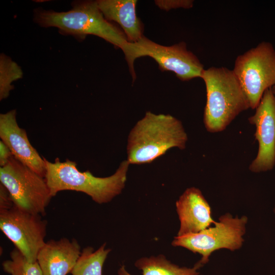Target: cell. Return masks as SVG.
I'll use <instances>...</instances> for the list:
<instances>
[{"instance_id": "cell-1", "label": "cell", "mask_w": 275, "mask_h": 275, "mask_svg": "<svg viewBox=\"0 0 275 275\" xmlns=\"http://www.w3.org/2000/svg\"><path fill=\"white\" fill-rule=\"evenodd\" d=\"M66 12L38 9L34 20L42 27H56L63 35L84 39L92 35L101 38L125 52L129 42L125 34L107 20L99 9L97 1H75Z\"/></svg>"}, {"instance_id": "cell-2", "label": "cell", "mask_w": 275, "mask_h": 275, "mask_svg": "<svg viewBox=\"0 0 275 275\" xmlns=\"http://www.w3.org/2000/svg\"><path fill=\"white\" fill-rule=\"evenodd\" d=\"M187 141L180 121L170 115L147 112L129 133L127 160L129 164L150 163L172 148L185 149Z\"/></svg>"}, {"instance_id": "cell-3", "label": "cell", "mask_w": 275, "mask_h": 275, "mask_svg": "<svg viewBox=\"0 0 275 275\" xmlns=\"http://www.w3.org/2000/svg\"><path fill=\"white\" fill-rule=\"evenodd\" d=\"M44 159L46 167L44 178L52 197L61 191H76L86 194L99 204L109 202L121 193L125 185L129 164L127 160L123 161L114 174L98 177L89 171H79L76 163L68 159L61 162L57 158L53 162Z\"/></svg>"}, {"instance_id": "cell-4", "label": "cell", "mask_w": 275, "mask_h": 275, "mask_svg": "<svg viewBox=\"0 0 275 275\" xmlns=\"http://www.w3.org/2000/svg\"><path fill=\"white\" fill-rule=\"evenodd\" d=\"M201 78L206 89L203 122L208 131H223L240 113L250 108L233 70L211 67L204 70Z\"/></svg>"}, {"instance_id": "cell-5", "label": "cell", "mask_w": 275, "mask_h": 275, "mask_svg": "<svg viewBox=\"0 0 275 275\" xmlns=\"http://www.w3.org/2000/svg\"><path fill=\"white\" fill-rule=\"evenodd\" d=\"M248 221L245 215L234 217L226 213L212 226L200 232L175 236L171 244L200 254L201 258L198 262L204 266L215 251L227 249L235 251L241 248Z\"/></svg>"}, {"instance_id": "cell-6", "label": "cell", "mask_w": 275, "mask_h": 275, "mask_svg": "<svg viewBox=\"0 0 275 275\" xmlns=\"http://www.w3.org/2000/svg\"><path fill=\"white\" fill-rule=\"evenodd\" d=\"M124 53L133 80L136 77L134 62L137 58L145 56L153 59L161 71L173 72L182 81L201 78L204 70L203 64L195 54L187 49L184 42L163 46L144 36L136 42H130Z\"/></svg>"}, {"instance_id": "cell-7", "label": "cell", "mask_w": 275, "mask_h": 275, "mask_svg": "<svg viewBox=\"0 0 275 275\" xmlns=\"http://www.w3.org/2000/svg\"><path fill=\"white\" fill-rule=\"evenodd\" d=\"M0 181L17 208L42 215L52 196L45 178L13 156L0 168Z\"/></svg>"}, {"instance_id": "cell-8", "label": "cell", "mask_w": 275, "mask_h": 275, "mask_svg": "<svg viewBox=\"0 0 275 275\" xmlns=\"http://www.w3.org/2000/svg\"><path fill=\"white\" fill-rule=\"evenodd\" d=\"M233 71L250 103L255 109L264 92L275 86V49L263 41L239 55Z\"/></svg>"}, {"instance_id": "cell-9", "label": "cell", "mask_w": 275, "mask_h": 275, "mask_svg": "<svg viewBox=\"0 0 275 275\" xmlns=\"http://www.w3.org/2000/svg\"><path fill=\"white\" fill-rule=\"evenodd\" d=\"M47 222L41 215L22 211L15 206L0 211V229L30 262L37 261L45 243Z\"/></svg>"}, {"instance_id": "cell-10", "label": "cell", "mask_w": 275, "mask_h": 275, "mask_svg": "<svg viewBox=\"0 0 275 275\" xmlns=\"http://www.w3.org/2000/svg\"><path fill=\"white\" fill-rule=\"evenodd\" d=\"M255 126V139L259 144L258 152L249 170L254 173L272 170L275 165V94L272 88L267 89L249 119Z\"/></svg>"}, {"instance_id": "cell-11", "label": "cell", "mask_w": 275, "mask_h": 275, "mask_svg": "<svg viewBox=\"0 0 275 275\" xmlns=\"http://www.w3.org/2000/svg\"><path fill=\"white\" fill-rule=\"evenodd\" d=\"M0 138L10 150L13 156L30 169L45 177V163L30 143L26 131L16 121V111L0 114Z\"/></svg>"}, {"instance_id": "cell-12", "label": "cell", "mask_w": 275, "mask_h": 275, "mask_svg": "<svg viewBox=\"0 0 275 275\" xmlns=\"http://www.w3.org/2000/svg\"><path fill=\"white\" fill-rule=\"evenodd\" d=\"M175 205L180 222L177 236L200 232L215 222L209 203L197 187L187 188L177 200Z\"/></svg>"}, {"instance_id": "cell-13", "label": "cell", "mask_w": 275, "mask_h": 275, "mask_svg": "<svg viewBox=\"0 0 275 275\" xmlns=\"http://www.w3.org/2000/svg\"><path fill=\"white\" fill-rule=\"evenodd\" d=\"M81 253L76 239H51L41 249L37 261L43 275H67L71 273Z\"/></svg>"}, {"instance_id": "cell-14", "label": "cell", "mask_w": 275, "mask_h": 275, "mask_svg": "<svg viewBox=\"0 0 275 275\" xmlns=\"http://www.w3.org/2000/svg\"><path fill=\"white\" fill-rule=\"evenodd\" d=\"M98 7L104 17L121 27L128 41L136 42L143 36V26L137 17L135 0H99Z\"/></svg>"}, {"instance_id": "cell-15", "label": "cell", "mask_w": 275, "mask_h": 275, "mask_svg": "<svg viewBox=\"0 0 275 275\" xmlns=\"http://www.w3.org/2000/svg\"><path fill=\"white\" fill-rule=\"evenodd\" d=\"M134 266L142 270V275H199V270L203 266L198 261L192 267L180 266L169 260L162 254L143 257L136 260ZM117 275H132L123 264Z\"/></svg>"}, {"instance_id": "cell-16", "label": "cell", "mask_w": 275, "mask_h": 275, "mask_svg": "<svg viewBox=\"0 0 275 275\" xmlns=\"http://www.w3.org/2000/svg\"><path fill=\"white\" fill-rule=\"evenodd\" d=\"M111 250L102 244L94 250L91 246L84 248L71 272L72 275H102L104 262Z\"/></svg>"}, {"instance_id": "cell-17", "label": "cell", "mask_w": 275, "mask_h": 275, "mask_svg": "<svg viewBox=\"0 0 275 275\" xmlns=\"http://www.w3.org/2000/svg\"><path fill=\"white\" fill-rule=\"evenodd\" d=\"M23 72L21 67L8 56H0V100L7 98L14 89L12 82L21 78Z\"/></svg>"}, {"instance_id": "cell-18", "label": "cell", "mask_w": 275, "mask_h": 275, "mask_svg": "<svg viewBox=\"0 0 275 275\" xmlns=\"http://www.w3.org/2000/svg\"><path fill=\"white\" fill-rule=\"evenodd\" d=\"M10 258L2 264L4 270L10 275H43L38 262H29L16 248L11 252Z\"/></svg>"}, {"instance_id": "cell-19", "label": "cell", "mask_w": 275, "mask_h": 275, "mask_svg": "<svg viewBox=\"0 0 275 275\" xmlns=\"http://www.w3.org/2000/svg\"><path fill=\"white\" fill-rule=\"evenodd\" d=\"M14 206V203L6 187L0 183V211L7 210Z\"/></svg>"}, {"instance_id": "cell-20", "label": "cell", "mask_w": 275, "mask_h": 275, "mask_svg": "<svg viewBox=\"0 0 275 275\" xmlns=\"http://www.w3.org/2000/svg\"><path fill=\"white\" fill-rule=\"evenodd\" d=\"M13 155L7 146L2 141H0V167L5 166Z\"/></svg>"}, {"instance_id": "cell-21", "label": "cell", "mask_w": 275, "mask_h": 275, "mask_svg": "<svg viewBox=\"0 0 275 275\" xmlns=\"http://www.w3.org/2000/svg\"><path fill=\"white\" fill-rule=\"evenodd\" d=\"M272 89H273V91L275 94V86L274 87H272Z\"/></svg>"}, {"instance_id": "cell-22", "label": "cell", "mask_w": 275, "mask_h": 275, "mask_svg": "<svg viewBox=\"0 0 275 275\" xmlns=\"http://www.w3.org/2000/svg\"><path fill=\"white\" fill-rule=\"evenodd\" d=\"M273 212L275 213V206H274V208H273Z\"/></svg>"}, {"instance_id": "cell-23", "label": "cell", "mask_w": 275, "mask_h": 275, "mask_svg": "<svg viewBox=\"0 0 275 275\" xmlns=\"http://www.w3.org/2000/svg\"><path fill=\"white\" fill-rule=\"evenodd\" d=\"M199 275H202V274H199Z\"/></svg>"}]
</instances>
